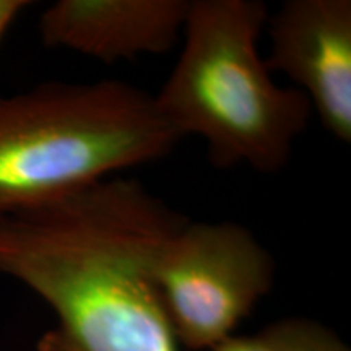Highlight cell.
<instances>
[{"mask_svg": "<svg viewBox=\"0 0 351 351\" xmlns=\"http://www.w3.org/2000/svg\"><path fill=\"white\" fill-rule=\"evenodd\" d=\"M187 219L124 178L0 217V275L59 317L38 351H178L153 270Z\"/></svg>", "mask_w": 351, "mask_h": 351, "instance_id": "obj_1", "label": "cell"}, {"mask_svg": "<svg viewBox=\"0 0 351 351\" xmlns=\"http://www.w3.org/2000/svg\"><path fill=\"white\" fill-rule=\"evenodd\" d=\"M29 5L32 2H26V0H0V44L16 16Z\"/></svg>", "mask_w": 351, "mask_h": 351, "instance_id": "obj_8", "label": "cell"}, {"mask_svg": "<svg viewBox=\"0 0 351 351\" xmlns=\"http://www.w3.org/2000/svg\"><path fill=\"white\" fill-rule=\"evenodd\" d=\"M275 261L238 223L187 219L161 249L153 278L176 340L191 350L230 339L270 291Z\"/></svg>", "mask_w": 351, "mask_h": 351, "instance_id": "obj_4", "label": "cell"}, {"mask_svg": "<svg viewBox=\"0 0 351 351\" xmlns=\"http://www.w3.org/2000/svg\"><path fill=\"white\" fill-rule=\"evenodd\" d=\"M267 20L261 0H191L181 56L155 96L179 137L207 142L217 168L278 173L309 124V99L276 85L258 52Z\"/></svg>", "mask_w": 351, "mask_h": 351, "instance_id": "obj_2", "label": "cell"}, {"mask_svg": "<svg viewBox=\"0 0 351 351\" xmlns=\"http://www.w3.org/2000/svg\"><path fill=\"white\" fill-rule=\"evenodd\" d=\"M267 23L271 44L267 69L291 78L326 130L350 143V0H288Z\"/></svg>", "mask_w": 351, "mask_h": 351, "instance_id": "obj_5", "label": "cell"}, {"mask_svg": "<svg viewBox=\"0 0 351 351\" xmlns=\"http://www.w3.org/2000/svg\"><path fill=\"white\" fill-rule=\"evenodd\" d=\"M181 137L155 96L119 80L0 96V217L161 160Z\"/></svg>", "mask_w": 351, "mask_h": 351, "instance_id": "obj_3", "label": "cell"}, {"mask_svg": "<svg viewBox=\"0 0 351 351\" xmlns=\"http://www.w3.org/2000/svg\"><path fill=\"white\" fill-rule=\"evenodd\" d=\"M212 351H350L332 330L307 319H285L251 337H230Z\"/></svg>", "mask_w": 351, "mask_h": 351, "instance_id": "obj_7", "label": "cell"}, {"mask_svg": "<svg viewBox=\"0 0 351 351\" xmlns=\"http://www.w3.org/2000/svg\"><path fill=\"white\" fill-rule=\"evenodd\" d=\"M191 0H59L43 12L44 46L104 64L168 52L181 36Z\"/></svg>", "mask_w": 351, "mask_h": 351, "instance_id": "obj_6", "label": "cell"}]
</instances>
